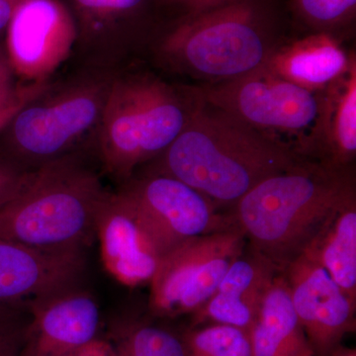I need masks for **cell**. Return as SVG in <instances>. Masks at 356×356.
<instances>
[{"label": "cell", "instance_id": "5b68a950", "mask_svg": "<svg viewBox=\"0 0 356 356\" xmlns=\"http://www.w3.org/2000/svg\"><path fill=\"white\" fill-rule=\"evenodd\" d=\"M282 43L254 0H236L184 16L156 46L165 67L202 84L234 81L261 69Z\"/></svg>", "mask_w": 356, "mask_h": 356}, {"label": "cell", "instance_id": "484cf974", "mask_svg": "<svg viewBox=\"0 0 356 356\" xmlns=\"http://www.w3.org/2000/svg\"><path fill=\"white\" fill-rule=\"evenodd\" d=\"M49 86L50 84L48 83H31L20 88L19 93L13 102L0 108V132L7 128L8 124L20 109H22L27 103L32 102L37 96L43 93L49 88Z\"/></svg>", "mask_w": 356, "mask_h": 356}, {"label": "cell", "instance_id": "f546056e", "mask_svg": "<svg viewBox=\"0 0 356 356\" xmlns=\"http://www.w3.org/2000/svg\"><path fill=\"white\" fill-rule=\"evenodd\" d=\"M21 0H0V34L6 31L16 7Z\"/></svg>", "mask_w": 356, "mask_h": 356}, {"label": "cell", "instance_id": "30bf717a", "mask_svg": "<svg viewBox=\"0 0 356 356\" xmlns=\"http://www.w3.org/2000/svg\"><path fill=\"white\" fill-rule=\"evenodd\" d=\"M7 60L28 84L48 79L77 40L74 13L60 0H21L6 28Z\"/></svg>", "mask_w": 356, "mask_h": 356}, {"label": "cell", "instance_id": "6da1fadb", "mask_svg": "<svg viewBox=\"0 0 356 356\" xmlns=\"http://www.w3.org/2000/svg\"><path fill=\"white\" fill-rule=\"evenodd\" d=\"M154 161L152 173L175 178L229 211L264 179L303 159L201 97L181 132Z\"/></svg>", "mask_w": 356, "mask_h": 356}, {"label": "cell", "instance_id": "8fae6325", "mask_svg": "<svg viewBox=\"0 0 356 356\" xmlns=\"http://www.w3.org/2000/svg\"><path fill=\"white\" fill-rule=\"evenodd\" d=\"M293 308L315 356H332L356 330V303L332 276L305 254L281 273Z\"/></svg>", "mask_w": 356, "mask_h": 356}, {"label": "cell", "instance_id": "44dd1931", "mask_svg": "<svg viewBox=\"0 0 356 356\" xmlns=\"http://www.w3.org/2000/svg\"><path fill=\"white\" fill-rule=\"evenodd\" d=\"M185 356H252L250 332L224 325L189 327L181 334Z\"/></svg>", "mask_w": 356, "mask_h": 356}, {"label": "cell", "instance_id": "277c9868", "mask_svg": "<svg viewBox=\"0 0 356 356\" xmlns=\"http://www.w3.org/2000/svg\"><path fill=\"white\" fill-rule=\"evenodd\" d=\"M109 192L76 159H56L33 170L28 184L0 208V238L42 250L84 252Z\"/></svg>", "mask_w": 356, "mask_h": 356}, {"label": "cell", "instance_id": "52a82bcc", "mask_svg": "<svg viewBox=\"0 0 356 356\" xmlns=\"http://www.w3.org/2000/svg\"><path fill=\"white\" fill-rule=\"evenodd\" d=\"M112 79L76 81L48 95V88L27 103L7 128L14 153L27 170L64 158L67 149L99 125Z\"/></svg>", "mask_w": 356, "mask_h": 356}, {"label": "cell", "instance_id": "7402d4cb", "mask_svg": "<svg viewBox=\"0 0 356 356\" xmlns=\"http://www.w3.org/2000/svg\"><path fill=\"white\" fill-rule=\"evenodd\" d=\"M117 356H185L181 334L147 323H136L115 337Z\"/></svg>", "mask_w": 356, "mask_h": 356}, {"label": "cell", "instance_id": "9a60e30c", "mask_svg": "<svg viewBox=\"0 0 356 356\" xmlns=\"http://www.w3.org/2000/svg\"><path fill=\"white\" fill-rule=\"evenodd\" d=\"M280 271L250 248L233 262L216 291L191 315V327L224 325L250 332L267 290Z\"/></svg>", "mask_w": 356, "mask_h": 356}, {"label": "cell", "instance_id": "ba28073f", "mask_svg": "<svg viewBox=\"0 0 356 356\" xmlns=\"http://www.w3.org/2000/svg\"><path fill=\"white\" fill-rule=\"evenodd\" d=\"M245 247V236L236 227L195 236L173 248L159 259L149 282L151 313L175 318L197 312Z\"/></svg>", "mask_w": 356, "mask_h": 356}, {"label": "cell", "instance_id": "4fadbf2b", "mask_svg": "<svg viewBox=\"0 0 356 356\" xmlns=\"http://www.w3.org/2000/svg\"><path fill=\"white\" fill-rule=\"evenodd\" d=\"M30 314L20 356H72L97 337L99 307L81 287L44 300Z\"/></svg>", "mask_w": 356, "mask_h": 356}, {"label": "cell", "instance_id": "8992f818", "mask_svg": "<svg viewBox=\"0 0 356 356\" xmlns=\"http://www.w3.org/2000/svg\"><path fill=\"white\" fill-rule=\"evenodd\" d=\"M197 88L208 104L299 159L315 161L321 91L300 88L266 65L234 81Z\"/></svg>", "mask_w": 356, "mask_h": 356}, {"label": "cell", "instance_id": "d4e9b609", "mask_svg": "<svg viewBox=\"0 0 356 356\" xmlns=\"http://www.w3.org/2000/svg\"><path fill=\"white\" fill-rule=\"evenodd\" d=\"M32 173L33 170H21L9 161H0V208L24 188Z\"/></svg>", "mask_w": 356, "mask_h": 356}, {"label": "cell", "instance_id": "5bb4252c", "mask_svg": "<svg viewBox=\"0 0 356 356\" xmlns=\"http://www.w3.org/2000/svg\"><path fill=\"white\" fill-rule=\"evenodd\" d=\"M95 238L107 273L121 284H149L159 254L120 193L107 194L96 222Z\"/></svg>", "mask_w": 356, "mask_h": 356}, {"label": "cell", "instance_id": "d6986e66", "mask_svg": "<svg viewBox=\"0 0 356 356\" xmlns=\"http://www.w3.org/2000/svg\"><path fill=\"white\" fill-rule=\"evenodd\" d=\"M302 254L322 266L356 303V196L332 213Z\"/></svg>", "mask_w": 356, "mask_h": 356}, {"label": "cell", "instance_id": "603a6c76", "mask_svg": "<svg viewBox=\"0 0 356 356\" xmlns=\"http://www.w3.org/2000/svg\"><path fill=\"white\" fill-rule=\"evenodd\" d=\"M293 9L313 33H329L355 17L356 0H293ZM336 36V35H334Z\"/></svg>", "mask_w": 356, "mask_h": 356}, {"label": "cell", "instance_id": "7c38bea8", "mask_svg": "<svg viewBox=\"0 0 356 356\" xmlns=\"http://www.w3.org/2000/svg\"><path fill=\"white\" fill-rule=\"evenodd\" d=\"M86 267L84 252L42 250L0 238V304L30 310L79 287Z\"/></svg>", "mask_w": 356, "mask_h": 356}, {"label": "cell", "instance_id": "83f0119b", "mask_svg": "<svg viewBox=\"0 0 356 356\" xmlns=\"http://www.w3.org/2000/svg\"><path fill=\"white\" fill-rule=\"evenodd\" d=\"M165 1L179 7L184 11V16H188L226 6L236 0H165Z\"/></svg>", "mask_w": 356, "mask_h": 356}, {"label": "cell", "instance_id": "4dcf8cb0", "mask_svg": "<svg viewBox=\"0 0 356 356\" xmlns=\"http://www.w3.org/2000/svg\"><path fill=\"white\" fill-rule=\"evenodd\" d=\"M332 356H356V350L355 348H348L343 346L337 348L336 353Z\"/></svg>", "mask_w": 356, "mask_h": 356}, {"label": "cell", "instance_id": "ac0fdd59", "mask_svg": "<svg viewBox=\"0 0 356 356\" xmlns=\"http://www.w3.org/2000/svg\"><path fill=\"white\" fill-rule=\"evenodd\" d=\"M252 356H315L280 273L267 290L250 332Z\"/></svg>", "mask_w": 356, "mask_h": 356}, {"label": "cell", "instance_id": "cb8c5ba5", "mask_svg": "<svg viewBox=\"0 0 356 356\" xmlns=\"http://www.w3.org/2000/svg\"><path fill=\"white\" fill-rule=\"evenodd\" d=\"M30 317L29 309L0 304V356H20Z\"/></svg>", "mask_w": 356, "mask_h": 356}, {"label": "cell", "instance_id": "3957f363", "mask_svg": "<svg viewBox=\"0 0 356 356\" xmlns=\"http://www.w3.org/2000/svg\"><path fill=\"white\" fill-rule=\"evenodd\" d=\"M200 102L197 86L177 88L152 74L112 79L98 125L103 170L131 179L170 147Z\"/></svg>", "mask_w": 356, "mask_h": 356}, {"label": "cell", "instance_id": "f1b7e54d", "mask_svg": "<svg viewBox=\"0 0 356 356\" xmlns=\"http://www.w3.org/2000/svg\"><path fill=\"white\" fill-rule=\"evenodd\" d=\"M72 356H117V353L112 341L95 337Z\"/></svg>", "mask_w": 356, "mask_h": 356}, {"label": "cell", "instance_id": "9c48e42d", "mask_svg": "<svg viewBox=\"0 0 356 356\" xmlns=\"http://www.w3.org/2000/svg\"><path fill=\"white\" fill-rule=\"evenodd\" d=\"M119 193L161 257L189 238L236 227L229 211L221 212L195 189L168 175L129 179Z\"/></svg>", "mask_w": 356, "mask_h": 356}, {"label": "cell", "instance_id": "2e32d148", "mask_svg": "<svg viewBox=\"0 0 356 356\" xmlns=\"http://www.w3.org/2000/svg\"><path fill=\"white\" fill-rule=\"evenodd\" d=\"M355 60V54L344 50L334 35L312 33L280 43L266 67L300 88L320 92L343 76Z\"/></svg>", "mask_w": 356, "mask_h": 356}, {"label": "cell", "instance_id": "7a4b0ae2", "mask_svg": "<svg viewBox=\"0 0 356 356\" xmlns=\"http://www.w3.org/2000/svg\"><path fill=\"white\" fill-rule=\"evenodd\" d=\"M355 196L353 168L336 170L303 159L257 184L229 213L248 247L282 273Z\"/></svg>", "mask_w": 356, "mask_h": 356}, {"label": "cell", "instance_id": "e0dca14e", "mask_svg": "<svg viewBox=\"0 0 356 356\" xmlns=\"http://www.w3.org/2000/svg\"><path fill=\"white\" fill-rule=\"evenodd\" d=\"M356 158V58L321 91L315 161L327 168H353Z\"/></svg>", "mask_w": 356, "mask_h": 356}, {"label": "cell", "instance_id": "4316f807", "mask_svg": "<svg viewBox=\"0 0 356 356\" xmlns=\"http://www.w3.org/2000/svg\"><path fill=\"white\" fill-rule=\"evenodd\" d=\"M13 70L7 58L0 54V108L9 104L19 93L13 86Z\"/></svg>", "mask_w": 356, "mask_h": 356}, {"label": "cell", "instance_id": "ffe728a7", "mask_svg": "<svg viewBox=\"0 0 356 356\" xmlns=\"http://www.w3.org/2000/svg\"><path fill=\"white\" fill-rule=\"evenodd\" d=\"M147 0H72L77 39L86 43L111 41L122 23L137 15Z\"/></svg>", "mask_w": 356, "mask_h": 356}]
</instances>
